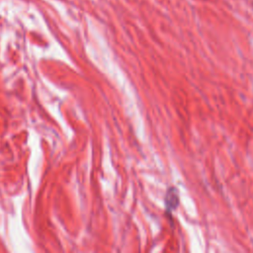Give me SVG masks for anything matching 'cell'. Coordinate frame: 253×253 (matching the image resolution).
<instances>
[{
    "label": "cell",
    "instance_id": "6da1fadb",
    "mask_svg": "<svg viewBox=\"0 0 253 253\" xmlns=\"http://www.w3.org/2000/svg\"><path fill=\"white\" fill-rule=\"evenodd\" d=\"M179 192L177 188L171 186L166 190V193L164 195V205L166 208V211L168 212L173 211L177 209L179 205Z\"/></svg>",
    "mask_w": 253,
    "mask_h": 253
}]
</instances>
